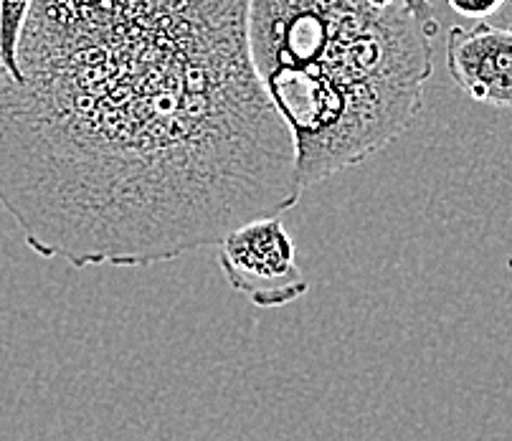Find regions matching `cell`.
Returning <instances> with one entry per match:
<instances>
[{"label": "cell", "instance_id": "6da1fadb", "mask_svg": "<svg viewBox=\"0 0 512 441\" xmlns=\"http://www.w3.org/2000/svg\"><path fill=\"white\" fill-rule=\"evenodd\" d=\"M251 0H33L0 66V206L44 259L140 269L302 196Z\"/></svg>", "mask_w": 512, "mask_h": 441}, {"label": "cell", "instance_id": "7a4b0ae2", "mask_svg": "<svg viewBox=\"0 0 512 441\" xmlns=\"http://www.w3.org/2000/svg\"><path fill=\"white\" fill-rule=\"evenodd\" d=\"M431 39L406 0H251V61L295 137L302 191L409 130Z\"/></svg>", "mask_w": 512, "mask_h": 441}, {"label": "cell", "instance_id": "3957f363", "mask_svg": "<svg viewBox=\"0 0 512 441\" xmlns=\"http://www.w3.org/2000/svg\"><path fill=\"white\" fill-rule=\"evenodd\" d=\"M218 264L239 294L259 310H277L305 297L310 284L279 216L254 218L218 241Z\"/></svg>", "mask_w": 512, "mask_h": 441}, {"label": "cell", "instance_id": "277c9868", "mask_svg": "<svg viewBox=\"0 0 512 441\" xmlns=\"http://www.w3.org/2000/svg\"><path fill=\"white\" fill-rule=\"evenodd\" d=\"M447 69L474 102L512 107V26L487 21L454 26L447 36Z\"/></svg>", "mask_w": 512, "mask_h": 441}, {"label": "cell", "instance_id": "5b68a950", "mask_svg": "<svg viewBox=\"0 0 512 441\" xmlns=\"http://www.w3.org/2000/svg\"><path fill=\"white\" fill-rule=\"evenodd\" d=\"M33 0H0V66L13 82H21L18 69V44L28 21Z\"/></svg>", "mask_w": 512, "mask_h": 441}, {"label": "cell", "instance_id": "8992f818", "mask_svg": "<svg viewBox=\"0 0 512 441\" xmlns=\"http://www.w3.org/2000/svg\"><path fill=\"white\" fill-rule=\"evenodd\" d=\"M447 3L459 16L472 18V21H485V18L500 13L510 0H447Z\"/></svg>", "mask_w": 512, "mask_h": 441}, {"label": "cell", "instance_id": "52a82bcc", "mask_svg": "<svg viewBox=\"0 0 512 441\" xmlns=\"http://www.w3.org/2000/svg\"><path fill=\"white\" fill-rule=\"evenodd\" d=\"M406 6L414 11V16L419 18L421 26H424L431 36L439 33V18H436L434 13V0H406Z\"/></svg>", "mask_w": 512, "mask_h": 441}, {"label": "cell", "instance_id": "ba28073f", "mask_svg": "<svg viewBox=\"0 0 512 441\" xmlns=\"http://www.w3.org/2000/svg\"><path fill=\"white\" fill-rule=\"evenodd\" d=\"M510 3H512V0H510Z\"/></svg>", "mask_w": 512, "mask_h": 441}]
</instances>
